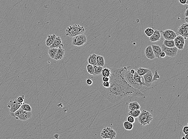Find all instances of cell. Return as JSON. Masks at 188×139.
Masks as SVG:
<instances>
[{"label": "cell", "instance_id": "cell-1", "mask_svg": "<svg viewBox=\"0 0 188 139\" xmlns=\"http://www.w3.org/2000/svg\"><path fill=\"white\" fill-rule=\"evenodd\" d=\"M128 67L123 68H110V86L105 88L101 85L100 88L101 95L112 103H116L126 96L142 97L144 94L139 89L133 87L126 81L124 73Z\"/></svg>", "mask_w": 188, "mask_h": 139}, {"label": "cell", "instance_id": "cell-2", "mask_svg": "<svg viewBox=\"0 0 188 139\" xmlns=\"http://www.w3.org/2000/svg\"><path fill=\"white\" fill-rule=\"evenodd\" d=\"M85 31V28L83 26L75 24L67 27L65 30V35L68 37H73L79 34L84 33Z\"/></svg>", "mask_w": 188, "mask_h": 139}, {"label": "cell", "instance_id": "cell-3", "mask_svg": "<svg viewBox=\"0 0 188 139\" xmlns=\"http://www.w3.org/2000/svg\"><path fill=\"white\" fill-rule=\"evenodd\" d=\"M138 118V121L142 126L149 125L153 120L150 112L146 110H143L141 112Z\"/></svg>", "mask_w": 188, "mask_h": 139}, {"label": "cell", "instance_id": "cell-4", "mask_svg": "<svg viewBox=\"0 0 188 139\" xmlns=\"http://www.w3.org/2000/svg\"><path fill=\"white\" fill-rule=\"evenodd\" d=\"M11 116L15 117L17 120L21 121H26L31 118L32 113L31 112L25 111L20 107L13 114H10Z\"/></svg>", "mask_w": 188, "mask_h": 139}, {"label": "cell", "instance_id": "cell-5", "mask_svg": "<svg viewBox=\"0 0 188 139\" xmlns=\"http://www.w3.org/2000/svg\"><path fill=\"white\" fill-rule=\"evenodd\" d=\"M128 68L126 69L125 70L124 72V75L125 79L126 81H127L128 83L131 86L134 87V88H136V89H141L143 86L140 84L136 83L135 81V80L134 79L133 74L131 73L130 70H128Z\"/></svg>", "mask_w": 188, "mask_h": 139}, {"label": "cell", "instance_id": "cell-6", "mask_svg": "<svg viewBox=\"0 0 188 139\" xmlns=\"http://www.w3.org/2000/svg\"><path fill=\"white\" fill-rule=\"evenodd\" d=\"M117 133L113 128L106 127L103 129L100 136L103 139H113L115 138Z\"/></svg>", "mask_w": 188, "mask_h": 139}, {"label": "cell", "instance_id": "cell-7", "mask_svg": "<svg viewBox=\"0 0 188 139\" xmlns=\"http://www.w3.org/2000/svg\"><path fill=\"white\" fill-rule=\"evenodd\" d=\"M87 40L86 36L84 34H79L72 37V44L74 46L80 47L86 43Z\"/></svg>", "mask_w": 188, "mask_h": 139}, {"label": "cell", "instance_id": "cell-8", "mask_svg": "<svg viewBox=\"0 0 188 139\" xmlns=\"http://www.w3.org/2000/svg\"><path fill=\"white\" fill-rule=\"evenodd\" d=\"M161 47L162 50L165 53L166 55L170 57H173L176 56L178 52V49L176 47H168L164 46L162 43Z\"/></svg>", "mask_w": 188, "mask_h": 139}, {"label": "cell", "instance_id": "cell-9", "mask_svg": "<svg viewBox=\"0 0 188 139\" xmlns=\"http://www.w3.org/2000/svg\"><path fill=\"white\" fill-rule=\"evenodd\" d=\"M177 33L185 38V39L188 37V23H182L178 29Z\"/></svg>", "mask_w": 188, "mask_h": 139}, {"label": "cell", "instance_id": "cell-10", "mask_svg": "<svg viewBox=\"0 0 188 139\" xmlns=\"http://www.w3.org/2000/svg\"><path fill=\"white\" fill-rule=\"evenodd\" d=\"M21 105V104L17 102V99L10 101L8 103L7 107L9 109L10 114L14 113L15 111L19 108Z\"/></svg>", "mask_w": 188, "mask_h": 139}, {"label": "cell", "instance_id": "cell-11", "mask_svg": "<svg viewBox=\"0 0 188 139\" xmlns=\"http://www.w3.org/2000/svg\"><path fill=\"white\" fill-rule=\"evenodd\" d=\"M161 33L163 35V37L166 40H174L177 36V33L170 29H166L165 31H160Z\"/></svg>", "mask_w": 188, "mask_h": 139}, {"label": "cell", "instance_id": "cell-12", "mask_svg": "<svg viewBox=\"0 0 188 139\" xmlns=\"http://www.w3.org/2000/svg\"><path fill=\"white\" fill-rule=\"evenodd\" d=\"M175 46L180 50H182L184 48L185 39L181 35H178L174 39Z\"/></svg>", "mask_w": 188, "mask_h": 139}, {"label": "cell", "instance_id": "cell-13", "mask_svg": "<svg viewBox=\"0 0 188 139\" xmlns=\"http://www.w3.org/2000/svg\"><path fill=\"white\" fill-rule=\"evenodd\" d=\"M153 75L152 71L150 70L147 73L143 76L144 81V86L147 87L150 86L152 83V79Z\"/></svg>", "mask_w": 188, "mask_h": 139}, {"label": "cell", "instance_id": "cell-14", "mask_svg": "<svg viewBox=\"0 0 188 139\" xmlns=\"http://www.w3.org/2000/svg\"><path fill=\"white\" fill-rule=\"evenodd\" d=\"M145 56L146 57L150 60H153L155 58L154 52L153 51L151 45H149L147 46L145 48Z\"/></svg>", "mask_w": 188, "mask_h": 139}, {"label": "cell", "instance_id": "cell-15", "mask_svg": "<svg viewBox=\"0 0 188 139\" xmlns=\"http://www.w3.org/2000/svg\"><path fill=\"white\" fill-rule=\"evenodd\" d=\"M64 47V44L62 43V39L59 36H57L53 42V43L50 46V48H61Z\"/></svg>", "mask_w": 188, "mask_h": 139}, {"label": "cell", "instance_id": "cell-16", "mask_svg": "<svg viewBox=\"0 0 188 139\" xmlns=\"http://www.w3.org/2000/svg\"><path fill=\"white\" fill-rule=\"evenodd\" d=\"M161 38V33L160 31L156 30L154 31V33L151 36L149 37L150 41L151 42H155L160 41Z\"/></svg>", "mask_w": 188, "mask_h": 139}, {"label": "cell", "instance_id": "cell-17", "mask_svg": "<svg viewBox=\"0 0 188 139\" xmlns=\"http://www.w3.org/2000/svg\"><path fill=\"white\" fill-rule=\"evenodd\" d=\"M65 53V51L63 48H58V50L57 51L56 54L53 59L57 61L62 59L64 56Z\"/></svg>", "mask_w": 188, "mask_h": 139}, {"label": "cell", "instance_id": "cell-18", "mask_svg": "<svg viewBox=\"0 0 188 139\" xmlns=\"http://www.w3.org/2000/svg\"><path fill=\"white\" fill-rule=\"evenodd\" d=\"M133 78L135 81L138 84H140L142 86H144V81L143 76H140L136 73V71L133 74Z\"/></svg>", "mask_w": 188, "mask_h": 139}, {"label": "cell", "instance_id": "cell-19", "mask_svg": "<svg viewBox=\"0 0 188 139\" xmlns=\"http://www.w3.org/2000/svg\"><path fill=\"white\" fill-rule=\"evenodd\" d=\"M56 37V35L55 34L48 35L45 41L46 45L48 47H50L53 43Z\"/></svg>", "mask_w": 188, "mask_h": 139}, {"label": "cell", "instance_id": "cell-20", "mask_svg": "<svg viewBox=\"0 0 188 139\" xmlns=\"http://www.w3.org/2000/svg\"><path fill=\"white\" fill-rule=\"evenodd\" d=\"M151 46L155 57L157 58H160L159 53L161 51H162L161 47L159 45H152Z\"/></svg>", "mask_w": 188, "mask_h": 139}, {"label": "cell", "instance_id": "cell-21", "mask_svg": "<svg viewBox=\"0 0 188 139\" xmlns=\"http://www.w3.org/2000/svg\"><path fill=\"white\" fill-rule=\"evenodd\" d=\"M140 108L141 106L137 101H134L129 103L128 105V109L129 110L140 109Z\"/></svg>", "mask_w": 188, "mask_h": 139}, {"label": "cell", "instance_id": "cell-22", "mask_svg": "<svg viewBox=\"0 0 188 139\" xmlns=\"http://www.w3.org/2000/svg\"><path fill=\"white\" fill-rule=\"evenodd\" d=\"M96 55L95 53H93L89 55L87 58V61L89 64L92 65H96Z\"/></svg>", "mask_w": 188, "mask_h": 139}, {"label": "cell", "instance_id": "cell-23", "mask_svg": "<svg viewBox=\"0 0 188 139\" xmlns=\"http://www.w3.org/2000/svg\"><path fill=\"white\" fill-rule=\"evenodd\" d=\"M105 64V59L103 56L97 55L96 65L103 67Z\"/></svg>", "mask_w": 188, "mask_h": 139}, {"label": "cell", "instance_id": "cell-24", "mask_svg": "<svg viewBox=\"0 0 188 139\" xmlns=\"http://www.w3.org/2000/svg\"><path fill=\"white\" fill-rule=\"evenodd\" d=\"M94 72L93 75L95 76H97L100 75L102 73L103 67L102 66H98V65H94Z\"/></svg>", "mask_w": 188, "mask_h": 139}, {"label": "cell", "instance_id": "cell-25", "mask_svg": "<svg viewBox=\"0 0 188 139\" xmlns=\"http://www.w3.org/2000/svg\"><path fill=\"white\" fill-rule=\"evenodd\" d=\"M58 48H50L48 51V53L49 56L52 59H54V57L56 54Z\"/></svg>", "mask_w": 188, "mask_h": 139}, {"label": "cell", "instance_id": "cell-26", "mask_svg": "<svg viewBox=\"0 0 188 139\" xmlns=\"http://www.w3.org/2000/svg\"><path fill=\"white\" fill-rule=\"evenodd\" d=\"M163 44L164 46L168 47H175L174 40L165 39L164 41Z\"/></svg>", "mask_w": 188, "mask_h": 139}, {"label": "cell", "instance_id": "cell-27", "mask_svg": "<svg viewBox=\"0 0 188 139\" xmlns=\"http://www.w3.org/2000/svg\"><path fill=\"white\" fill-rule=\"evenodd\" d=\"M150 70L147 69V68L139 67L136 71L138 73V75H139L140 76H143L144 74L147 73Z\"/></svg>", "mask_w": 188, "mask_h": 139}, {"label": "cell", "instance_id": "cell-28", "mask_svg": "<svg viewBox=\"0 0 188 139\" xmlns=\"http://www.w3.org/2000/svg\"><path fill=\"white\" fill-rule=\"evenodd\" d=\"M141 113V110L140 109H136V110H130L128 112V115L133 116L135 118H136L138 117L139 115Z\"/></svg>", "mask_w": 188, "mask_h": 139}, {"label": "cell", "instance_id": "cell-29", "mask_svg": "<svg viewBox=\"0 0 188 139\" xmlns=\"http://www.w3.org/2000/svg\"><path fill=\"white\" fill-rule=\"evenodd\" d=\"M124 128L127 130H131L133 128V123L129 122L127 121L124 122L123 123Z\"/></svg>", "mask_w": 188, "mask_h": 139}, {"label": "cell", "instance_id": "cell-30", "mask_svg": "<svg viewBox=\"0 0 188 139\" xmlns=\"http://www.w3.org/2000/svg\"><path fill=\"white\" fill-rule=\"evenodd\" d=\"M101 74H102V75L103 77H107L109 78L111 75L110 70L109 67H106L104 69L103 68L102 70Z\"/></svg>", "mask_w": 188, "mask_h": 139}, {"label": "cell", "instance_id": "cell-31", "mask_svg": "<svg viewBox=\"0 0 188 139\" xmlns=\"http://www.w3.org/2000/svg\"><path fill=\"white\" fill-rule=\"evenodd\" d=\"M20 108L27 112H31L32 111V108L30 105L24 103L21 105Z\"/></svg>", "mask_w": 188, "mask_h": 139}, {"label": "cell", "instance_id": "cell-32", "mask_svg": "<svg viewBox=\"0 0 188 139\" xmlns=\"http://www.w3.org/2000/svg\"><path fill=\"white\" fill-rule=\"evenodd\" d=\"M154 31L155 30L149 27L147 28L144 31V32L145 33V34L147 35L148 37H150L151 36V35L152 34L154 33Z\"/></svg>", "mask_w": 188, "mask_h": 139}, {"label": "cell", "instance_id": "cell-33", "mask_svg": "<svg viewBox=\"0 0 188 139\" xmlns=\"http://www.w3.org/2000/svg\"><path fill=\"white\" fill-rule=\"evenodd\" d=\"M87 71L88 73L91 75H93L94 72V65L88 64L87 65Z\"/></svg>", "mask_w": 188, "mask_h": 139}, {"label": "cell", "instance_id": "cell-34", "mask_svg": "<svg viewBox=\"0 0 188 139\" xmlns=\"http://www.w3.org/2000/svg\"><path fill=\"white\" fill-rule=\"evenodd\" d=\"M160 75H158V73L157 72V70L155 71V74L154 75H153L152 79V82H154L155 81H158V79L160 78Z\"/></svg>", "mask_w": 188, "mask_h": 139}, {"label": "cell", "instance_id": "cell-35", "mask_svg": "<svg viewBox=\"0 0 188 139\" xmlns=\"http://www.w3.org/2000/svg\"><path fill=\"white\" fill-rule=\"evenodd\" d=\"M16 99H17V102H18L19 103H20V104L22 105L23 103H24V100H25V97L24 95H23L22 96H19V97H17V98Z\"/></svg>", "mask_w": 188, "mask_h": 139}, {"label": "cell", "instance_id": "cell-36", "mask_svg": "<svg viewBox=\"0 0 188 139\" xmlns=\"http://www.w3.org/2000/svg\"><path fill=\"white\" fill-rule=\"evenodd\" d=\"M126 120L127 121L131 123H134L135 122V117H134L133 116H131V115H129V116H127Z\"/></svg>", "mask_w": 188, "mask_h": 139}, {"label": "cell", "instance_id": "cell-37", "mask_svg": "<svg viewBox=\"0 0 188 139\" xmlns=\"http://www.w3.org/2000/svg\"><path fill=\"white\" fill-rule=\"evenodd\" d=\"M102 86L105 88H108L110 86V83L109 81H103Z\"/></svg>", "mask_w": 188, "mask_h": 139}, {"label": "cell", "instance_id": "cell-38", "mask_svg": "<svg viewBox=\"0 0 188 139\" xmlns=\"http://www.w3.org/2000/svg\"><path fill=\"white\" fill-rule=\"evenodd\" d=\"M183 133L185 135L188 134V126H184L183 128Z\"/></svg>", "mask_w": 188, "mask_h": 139}, {"label": "cell", "instance_id": "cell-39", "mask_svg": "<svg viewBox=\"0 0 188 139\" xmlns=\"http://www.w3.org/2000/svg\"><path fill=\"white\" fill-rule=\"evenodd\" d=\"M86 83L88 86H91L93 84V81L90 79H87L86 80Z\"/></svg>", "mask_w": 188, "mask_h": 139}, {"label": "cell", "instance_id": "cell-40", "mask_svg": "<svg viewBox=\"0 0 188 139\" xmlns=\"http://www.w3.org/2000/svg\"><path fill=\"white\" fill-rule=\"evenodd\" d=\"M166 56V54H165V53L163 51H161L160 53H159V57L161 58H164Z\"/></svg>", "mask_w": 188, "mask_h": 139}, {"label": "cell", "instance_id": "cell-41", "mask_svg": "<svg viewBox=\"0 0 188 139\" xmlns=\"http://www.w3.org/2000/svg\"><path fill=\"white\" fill-rule=\"evenodd\" d=\"M102 80L103 81H109L110 78L107 77H103L102 78Z\"/></svg>", "mask_w": 188, "mask_h": 139}, {"label": "cell", "instance_id": "cell-42", "mask_svg": "<svg viewBox=\"0 0 188 139\" xmlns=\"http://www.w3.org/2000/svg\"><path fill=\"white\" fill-rule=\"evenodd\" d=\"M179 3H180L182 5H184L186 3L187 0H178Z\"/></svg>", "mask_w": 188, "mask_h": 139}, {"label": "cell", "instance_id": "cell-43", "mask_svg": "<svg viewBox=\"0 0 188 139\" xmlns=\"http://www.w3.org/2000/svg\"><path fill=\"white\" fill-rule=\"evenodd\" d=\"M188 6L186 7V10L185 12V17H188Z\"/></svg>", "mask_w": 188, "mask_h": 139}, {"label": "cell", "instance_id": "cell-44", "mask_svg": "<svg viewBox=\"0 0 188 139\" xmlns=\"http://www.w3.org/2000/svg\"><path fill=\"white\" fill-rule=\"evenodd\" d=\"M53 137L55 139H58L59 137V135L58 134H55L53 136Z\"/></svg>", "mask_w": 188, "mask_h": 139}, {"label": "cell", "instance_id": "cell-45", "mask_svg": "<svg viewBox=\"0 0 188 139\" xmlns=\"http://www.w3.org/2000/svg\"><path fill=\"white\" fill-rule=\"evenodd\" d=\"M130 70L131 73L133 74H134V73L136 72V71H135L134 69H131V70Z\"/></svg>", "mask_w": 188, "mask_h": 139}, {"label": "cell", "instance_id": "cell-46", "mask_svg": "<svg viewBox=\"0 0 188 139\" xmlns=\"http://www.w3.org/2000/svg\"><path fill=\"white\" fill-rule=\"evenodd\" d=\"M185 21L186 23H188V17H185Z\"/></svg>", "mask_w": 188, "mask_h": 139}, {"label": "cell", "instance_id": "cell-47", "mask_svg": "<svg viewBox=\"0 0 188 139\" xmlns=\"http://www.w3.org/2000/svg\"><path fill=\"white\" fill-rule=\"evenodd\" d=\"M185 139H188V134H186L185 136Z\"/></svg>", "mask_w": 188, "mask_h": 139}, {"label": "cell", "instance_id": "cell-48", "mask_svg": "<svg viewBox=\"0 0 188 139\" xmlns=\"http://www.w3.org/2000/svg\"><path fill=\"white\" fill-rule=\"evenodd\" d=\"M181 139H185V137H182V138H181Z\"/></svg>", "mask_w": 188, "mask_h": 139}]
</instances>
